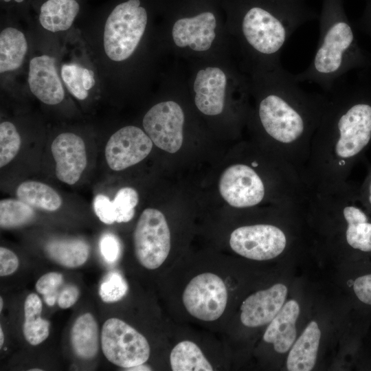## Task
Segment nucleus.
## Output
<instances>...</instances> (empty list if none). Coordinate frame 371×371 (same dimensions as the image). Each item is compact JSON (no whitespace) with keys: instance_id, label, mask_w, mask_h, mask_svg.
Wrapping results in <instances>:
<instances>
[{"instance_id":"f257e3e1","label":"nucleus","mask_w":371,"mask_h":371,"mask_svg":"<svg viewBox=\"0 0 371 371\" xmlns=\"http://www.w3.org/2000/svg\"><path fill=\"white\" fill-rule=\"evenodd\" d=\"M251 87L258 95L262 128L282 144L295 143L317 127L328 103L326 97L303 90L281 65L255 71Z\"/></svg>"},{"instance_id":"f03ea898","label":"nucleus","mask_w":371,"mask_h":371,"mask_svg":"<svg viewBox=\"0 0 371 371\" xmlns=\"http://www.w3.org/2000/svg\"><path fill=\"white\" fill-rule=\"evenodd\" d=\"M331 94L319 124V134L330 139L342 161L356 159L371 142V90L340 80Z\"/></svg>"},{"instance_id":"7ed1b4c3","label":"nucleus","mask_w":371,"mask_h":371,"mask_svg":"<svg viewBox=\"0 0 371 371\" xmlns=\"http://www.w3.org/2000/svg\"><path fill=\"white\" fill-rule=\"evenodd\" d=\"M324 14L317 49L310 65L304 71L293 75L300 83H314L330 92L348 71L368 65L369 59L341 13L333 10Z\"/></svg>"},{"instance_id":"20e7f679","label":"nucleus","mask_w":371,"mask_h":371,"mask_svg":"<svg viewBox=\"0 0 371 371\" xmlns=\"http://www.w3.org/2000/svg\"><path fill=\"white\" fill-rule=\"evenodd\" d=\"M306 19L297 12H277L261 5H251L243 12L238 32L245 48L257 63L256 71L281 65L283 48Z\"/></svg>"},{"instance_id":"39448f33","label":"nucleus","mask_w":371,"mask_h":371,"mask_svg":"<svg viewBox=\"0 0 371 371\" xmlns=\"http://www.w3.org/2000/svg\"><path fill=\"white\" fill-rule=\"evenodd\" d=\"M148 23L146 9L140 0H126L116 5L104 27L103 47L116 63L129 58L138 47Z\"/></svg>"},{"instance_id":"423d86ee","label":"nucleus","mask_w":371,"mask_h":371,"mask_svg":"<svg viewBox=\"0 0 371 371\" xmlns=\"http://www.w3.org/2000/svg\"><path fill=\"white\" fill-rule=\"evenodd\" d=\"M101 346L105 357L123 368L146 363L150 352L146 337L120 319L113 317L104 323Z\"/></svg>"},{"instance_id":"0eeeda50","label":"nucleus","mask_w":371,"mask_h":371,"mask_svg":"<svg viewBox=\"0 0 371 371\" xmlns=\"http://www.w3.org/2000/svg\"><path fill=\"white\" fill-rule=\"evenodd\" d=\"M135 256L148 269L159 268L170 250V232L164 214L155 208L145 209L133 233Z\"/></svg>"},{"instance_id":"6e6552de","label":"nucleus","mask_w":371,"mask_h":371,"mask_svg":"<svg viewBox=\"0 0 371 371\" xmlns=\"http://www.w3.org/2000/svg\"><path fill=\"white\" fill-rule=\"evenodd\" d=\"M228 293L223 280L212 273L194 277L182 296L186 311L194 317L205 322L218 319L227 306Z\"/></svg>"},{"instance_id":"1a4fd4ad","label":"nucleus","mask_w":371,"mask_h":371,"mask_svg":"<svg viewBox=\"0 0 371 371\" xmlns=\"http://www.w3.org/2000/svg\"><path fill=\"white\" fill-rule=\"evenodd\" d=\"M286 245L284 233L278 227L267 224L240 227L229 238V245L234 252L254 260L274 258L284 251Z\"/></svg>"},{"instance_id":"9d476101","label":"nucleus","mask_w":371,"mask_h":371,"mask_svg":"<svg viewBox=\"0 0 371 371\" xmlns=\"http://www.w3.org/2000/svg\"><path fill=\"white\" fill-rule=\"evenodd\" d=\"M184 120L181 107L170 100L153 106L145 114L142 124L146 133L158 148L175 153L183 144Z\"/></svg>"},{"instance_id":"9b49d317","label":"nucleus","mask_w":371,"mask_h":371,"mask_svg":"<svg viewBox=\"0 0 371 371\" xmlns=\"http://www.w3.org/2000/svg\"><path fill=\"white\" fill-rule=\"evenodd\" d=\"M218 188L223 199L234 207L254 206L265 196L261 178L254 169L245 164L228 167L220 178Z\"/></svg>"},{"instance_id":"f8f14e48","label":"nucleus","mask_w":371,"mask_h":371,"mask_svg":"<svg viewBox=\"0 0 371 371\" xmlns=\"http://www.w3.org/2000/svg\"><path fill=\"white\" fill-rule=\"evenodd\" d=\"M153 143L141 128L131 125L122 127L111 136L106 144L107 164L115 171L133 166L149 155Z\"/></svg>"},{"instance_id":"ddd939ff","label":"nucleus","mask_w":371,"mask_h":371,"mask_svg":"<svg viewBox=\"0 0 371 371\" xmlns=\"http://www.w3.org/2000/svg\"><path fill=\"white\" fill-rule=\"evenodd\" d=\"M51 150L56 161L57 178L67 184H75L87 163L83 139L73 133H63L52 142Z\"/></svg>"},{"instance_id":"4468645a","label":"nucleus","mask_w":371,"mask_h":371,"mask_svg":"<svg viewBox=\"0 0 371 371\" xmlns=\"http://www.w3.org/2000/svg\"><path fill=\"white\" fill-rule=\"evenodd\" d=\"M27 82L32 93L44 104L56 105L65 98L63 81L52 56L43 54L30 60Z\"/></svg>"},{"instance_id":"2eb2a0df","label":"nucleus","mask_w":371,"mask_h":371,"mask_svg":"<svg viewBox=\"0 0 371 371\" xmlns=\"http://www.w3.org/2000/svg\"><path fill=\"white\" fill-rule=\"evenodd\" d=\"M216 25L214 14L204 11L177 19L172 28V38L177 47H188L195 52H205L212 47L216 38Z\"/></svg>"},{"instance_id":"dca6fc26","label":"nucleus","mask_w":371,"mask_h":371,"mask_svg":"<svg viewBox=\"0 0 371 371\" xmlns=\"http://www.w3.org/2000/svg\"><path fill=\"white\" fill-rule=\"evenodd\" d=\"M286 295V286L280 283L251 294L240 306L241 322L249 328L270 323L283 306Z\"/></svg>"},{"instance_id":"f3484780","label":"nucleus","mask_w":371,"mask_h":371,"mask_svg":"<svg viewBox=\"0 0 371 371\" xmlns=\"http://www.w3.org/2000/svg\"><path fill=\"white\" fill-rule=\"evenodd\" d=\"M227 85V76L219 67H207L200 69L193 85L197 109L207 115L221 113L225 105Z\"/></svg>"},{"instance_id":"a211bd4d","label":"nucleus","mask_w":371,"mask_h":371,"mask_svg":"<svg viewBox=\"0 0 371 371\" xmlns=\"http://www.w3.org/2000/svg\"><path fill=\"white\" fill-rule=\"evenodd\" d=\"M139 201L137 192L130 187L119 190L113 201L100 194L95 196L93 205L96 216L104 223H127L134 216Z\"/></svg>"},{"instance_id":"6ab92c4d","label":"nucleus","mask_w":371,"mask_h":371,"mask_svg":"<svg viewBox=\"0 0 371 371\" xmlns=\"http://www.w3.org/2000/svg\"><path fill=\"white\" fill-rule=\"evenodd\" d=\"M299 315L298 303L293 300H289L267 326L263 339L272 344L277 352L285 353L295 342L297 334L295 323Z\"/></svg>"},{"instance_id":"aec40b11","label":"nucleus","mask_w":371,"mask_h":371,"mask_svg":"<svg viewBox=\"0 0 371 371\" xmlns=\"http://www.w3.org/2000/svg\"><path fill=\"white\" fill-rule=\"evenodd\" d=\"M321 338L318 324L311 321L302 334L293 343L286 359L289 371H309L316 363Z\"/></svg>"},{"instance_id":"412c9836","label":"nucleus","mask_w":371,"mask_h":371,"mask_svg":"<svg viewBox=\"0 0 371 371\" xmlns=\"http://www.w3.org/2000/svg\"><path fill=\"white\" fill-rule=\"evenodd\" d=\"M77 0H44L38 9V22L50 32L68 30L79 13Z\"/></svg>"},{"instance_id":"4be33fe9","label":"nucleus","mask_w":371,"mask_h":371,"mask_svg":"<svg viewBox=\"0 0 371 371\" xmlns=\"http://www.w3.org/2000/svg\"><path fill=\"white\" fill-rule=\"evenodd\" d=\"M28 49L24 33L14 27L3 28L0 33L1 74L19 69Z\"/></svg>"},{"instance_id":"5701e85b","label":"nucleus","mask_w":371,"mask_h":371,"mask_svg":"<svg viewBox=\"0 0 371 371\" xmlns=\"http://www.w3.org/2000/svg\"><path fill=\"white\" fill-rule=\"evenodd\" d=\"M71 344L75 354L83 359L94 357L99 350L98 325L89 313L79 316L71 330Z\"/></svg>"},{"instance_id":"b1692460","label":"nucleus","mask_w":371,"mask_h":371,"mask_svg":"<svg viewBox=\"0 0 371 371\" xmlns=\"http://www.w3.org/2000/svg\"><path fill=\"white\" fill-rule=\"evenodd\" d=\"M45 251L47 256L56 263L68 268H76L87 260L89 246L78 238L56 239L46 244Z\"/></svg>"},{"instance_id":"393cba45","label":"nucleus","mask_w":371,"mask_h":371,"mask_svg":"<svg viewBox=\"0 0 371 371\" xmlns=\"http://www.w3.org/2000/svg\"><path fill=\"white\" fill-rule=\"evenodd\" d=\"M343 215L347 223L346 239L353 249L371 252V222L366 213L355 205L344 207Z\"/></svg>"},{"instance_id":"a878e982","label":"nucleus","mask_w":371,"mask_h":371,"mask_svg":"<svg viewBox=\"0 0 371 371\" xmlns=\"http://www.w3.org/2000/svg\"><path fill=\"white\" fill-rule=\"evenodd\" d=\"M43 304L35 293L27 295L24 303L23 333L26 341L36 346L45 341L49 334L50 323L41 316Z\"/></svg>"},{"instance_id":"bb28decb","label":"nucleus","mask_w":371,"mask_h":371,"mask_svg":"<svg viewBox=\"0 0 371 371\" xmlns=\"http://www.w3.org/2000/svg\"><path fill=\"white\" fill-rule=\"evenodd\" d=\"M16 196L33 208L50 212L59 209L63 202L60 195L52 187L34 181L21 183L16 190Z\"/></svg>"},{"instance_id":"cd10ccee","label":"nucleus","mask_w":371,"mask_h":371,"mask_svg":"<svg viewBox=\"0 0 371 371\" xmlns=\"http://www.w3.org/2000/svg\"><path fill=\"white\" fill-rule=\"evenodd\" d=\"M170 363L173 371L213 370L199 347L188 340L179 342L172 348Z\"/></svg>"},{"instance_id":"c85d7f7f","label":"nucleus","mask_w":371,"mask_h":371,"mask_svg":"<svg viewBox=\"0 0 371 371\" xmlns=\"http://www.w3.org/2000/svg\"><path fill=\"white\" fill-rule=\"evenodd\" d=\"M60 77L69 93L79 100H85L95 85L94 71L77 63L63 64Z\"/></svg>"},{"instance_id":"c756f323","label":"nucleus","mask_w":371,"mask_h":371,"mask_svg":"<svg viewBox=\"0 0 371 371\" xmlns=\"http://www.w3.org/2000/svg\"><path fill=\"white\" fill-rule=\"evenodd\" d=\"M34 216L33 207L19 199H6L0 201L1 228L10 229L25 225Z\"/></svg>"},{"instance_id":"7c9ffc66","label":"nucleus","mask_w":371,"mask_h":371,"mask_svg":"<svg viewBox=\"0 0 371 371\" xmlns=\"http://www.w3.org/2000/svg\"><path fill=\"white\" fill-rule=\"evenodd\" d=\"M21 137L14 124L4 121L0 124V167L10 163L17 155Z\"/></svg>"},{"instance_id":"2f4dec72","label":"nucleus","mask_w":371,"mask_h":371,"mask_svg":"<svg viewBox=\"0 0 371 371\" xmlns=\"http://www.w3.org/2000/svg\"><path fill=\"white\" fill-rule=\"evenodd\" d=\"M128 289L127 282L122 274L117 271H111L101 283L99 294L104 302H115L126 294Z\"/></svg>"},{"instance_id":"473e14b6","label":"nucleus","mask_w":371,"mask_h":371,"mask_svg":"<svg viewBox=\"0 0 371 371\" xmlns=\"http://www.w3.org/2000/svg\"><path fill=\"white\" fill-rule=\"evenodd\" d=\"M63 282V275L57 272H49L42 276L36 283V289L42 294L48 306L55 304L59 295L58 289Z\"/></svg>"},{"instance_id":"72a5a7b5","label":"nucleus","mask_w":371,"mask_h":371,"mask_svg":"<svg viewBox=\"0 0 371 371\" xmlns=\"http://www.w3.org/2000/svg\"><path fill=\"white\" fill-rule=\"evenodd\" d=\"M100 251L103 258L108 262H115L120 254V244L118 239L113 234L104 235L100 243Z\"/></svg>"},{"instance_id":"f704fd0d","label":"nucleus","mask_w":371,"mask_h":371,"mask_svg":"<svg viewBox=\"0 0 371 371\" xmlns=\"http://www.w3.org/2000/svg\"><path fill=\"white\" fill-rule=\"evenodd\" d=\"M353 290L361 302L371 305V274L358 277L353 283Z\"/></svg>"},{"instance_id":"c9c22d12","label":"nucleus","mask_w":371,"mask_h":371,"mask_svg":"<svg viewBox=\"0 0 371 371\" xmlns=\"http://www.w3.org/2000/svg\"><path fill=\"white\" fill-rule=\"evenodd\" d=\"M19 267V259L11 250L1 247L0 248V275L9 276L16 271Z\"/></svg>"},{"instance_id":"e433bc0d","label":"nucleus","mask_w":371,"mask_h":371,"mask_svg":"<svg viewBox=\"0 0 371 371\" xmlns=\"http://www.w3.org/2000/svg\"><path fill=\"white\" fill-rule=\"evenodd\" d=\"M80 291L75 285H66L59 293L57 302L61 308H68L74 304L79 297Z\"/></svg>"},{"instance_id":"4c0bfd02","label":"nucleus","mask_w":371,"mask_h":371,"mask_svg":"<svg viewBox=\"0 0 371 371\" xmlns=\"http://www.w3.org/2000/svg\"><path fill=\"white\" fill-rule=\"evenodd\" d=\"M361 196L363 199L362 202L366 203L371 210V171L364 183Z\"/></svg>"},{"instance_id":"58836bf2","label":"nucleus","mask_w":371,"mask_h":371,"mask_svg":"<svg viewBox=\"0 0 371 371\" xmlns=\"http://www.w3.org/2000/svg\"><path fill=\"white\" fill-rule=\"evenodd\" d=\"M128 370H150V368L144 366V364H140L133 368L127 369Z\"/></svg>"},{"instance_id":"ea45409f","label":"nucleus","mask_w":371,"mask_h":371,"mask_svg":"<svg viewBox=\"0 0 371 371\" xmlns=\"http://www.w3.org/2000/svg\"><path fill=\"white\" fill-rule=\"evenodd\" d=\"M25 0H1V3H5V4H10V3H16V4H20L25 1Z\"/></svg>"},{"instance_id":"a19ab883","label":"nucleus","mask_w":371,"mask_h":371,"mask_svg":"<svg viewBox=\"0 0 371 371\" xmlns=\"http://www.w3.org/2000/svg\"><path fill=\"white\" fill-rule=\"evenodd\" d=\"M3 341H4V335H3V330L1 327L0 328V347L3 346Z\"/></svg>"},{"instance_id":"79ce46f5","label":"nucleus","mask_w":371,"mask_h":371,"mask_svg":"<svg viewBox=\"0 0 371 371\" xmlns=\"http://www.w3.org/2000/svg\"><path fill=\"white\" fill-rule=\"evenodd\" d=\"M366 30L371 36V23H367Z\"/></svg>"},{"instance_id":"37998d69","label":"nucleus","mask_w":371,"mask_h":371,"mask_svg":"<svg viewBox=\"0 0 371 371\" xmlns=\"http://www.w3.org/2000/svg\"><path fill=\"white\" fill-rule=\"evenodd\" d=\"M3 308V300L2 297L0 298V311H1Z\"/></svg>"},{"instance_id":"c03bdc74","label":"nucleus","mask_w":371,"mask_h":371,"mask_svg":"<svg viewBox=\"0 0 371 371\" xmlns=\"http://www.w3.org/2000/svg\"><path fill=\"white\" fill-rule=\"evenodd\" d=\"M30 370H31V371H41L42 370H41V369H31Z\"/></svg>"}]
</instances>
